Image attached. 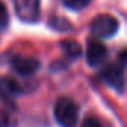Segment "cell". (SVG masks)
<instances>
[{
    "instance_id": "6da1fadb",
    "label": "cell",
    "mask_w": 127,
    "mask_h": 127,
    "mask_svg": "<svg viewBox=\"0 0 127 127\" xmlns=\"http://www.w3.org/2000/svg\"><path fill=\"white\" fill-rule=\"evenodd\" d=\"M54 115L61 127H75L78 123V105L69 97H60L54 106Z\"/></svg>"
},
{
    "instance_id": "7a4b0ae2",
    "label": "cell",
    "mask_w": 127,
    "mask_h": 127,
    "mask_svg": "<svg viewBox=\"0 0 127 127\" xmlns=\"http://www.w3.org/2000/svg\"><path fill=\"white\" fill-rule=\"evenodd\" d=\"M118 27H120V23L112 15H97L90 24L91 33L102 39L112 37L118 32Z\"/></svg>"
},
{
    "instance_id": "3957f363",
    "label": "cell",
    "mask_w": 127,
    "mask_h": 127,
    "mask_svg": "<svg viewBox=\"0 0 127 127\" xmlns=\"http://www.w3.org/2000/svg\"><path fill=\"white\" fill-rule=\"evenodd\" d=\"M17 17L24 23H36L40 15V0H12Z\"/></svg>"
},
{
    "instance_id": "277c9868",
    "label": "cell",
    "mask_w": 127,
    "mask_h": 127,
    "mask_svg": "<svg viewBox=\"0 0 127 127\" xmlns=\"http://www.w3.org/2000/svg\"><path fill=\"white\" fill-rule=\"evenodd\" d=\"M100 78L108 84L111 85L112 88L118 90V91H123L124 90V64H109L106 66L102 72H100Z\"/></svg>"
},
{
    "instance_id": "5b68a950",
    "label": "cell",
    "mask_w": 127,
    "mask_h": 127,
    "mask_svg": "<svg viewBox=\"0 0 127 127\" xmlns=\"http://www.w3.org/2000/svg\"><path fill=\"white\" fill-rule=\"evenodd\" d=\"M85 57H87V63L90 66H99L106 60L108 49H106V46L102 42L93 39V40H88V43H87Z\"/></svg>"
},
{
    "instance_id": "8992f818",
    "label": "cell",
    "mask_w": 127,
    "mask_h": 127,
    "mask_svg": "<svg viewBox=\"0 0 127 127\" xmlns=\"http://www.w3.org/2000/svg\"><path fill=\"white\" fill-rule=\"evenodd\" d=\"M40 67V63L33 57H15L12 60V69L21 76H30L36 73Z\"/></svg>"
},
{
    "instance_id": "52a82bcc",
    "label": "cell",
    "mask_w": 127,
    "mask_h": 127,
    "mask_svg": "<svg viewBox=\"0 0 127 127\" xmlns=\"http://www.w3.org/2000/svg\"><path fill=\"white\" fill-rule=\"evenodd\" d=\"M20 91H21V87L15 79L8 78V76L0 78V96L3 99H6V100L14 99L20 94Z\"/></svg>"
},
{
    "instance_id": "ba28073f",
    "label": "cell",
    "mask_w": 127,
    "mask_h": 127,
    "mask_svg": "<svg viewBox=\"0 0 127 127\" xmlns=\"http://www.w3.org/2000/svg\"><path fill=\"white\" fill-rule=\"evenodd\" d=\"M61 48H63L64 54L69 58H78L81 55V46L75 40H63L61 42Z\"/></svg>"
},
{
    "instance_id": "9c48e42d",
    "label": "cell",
    "mask_w": 127,
    "mask_h": 127,
    "mask_svg": "<svg viewBox=\"0 0 127 127\" xmlns=\"http://www.w3.org/2000/svg\"><path fill=\"white\" fill-rule=\"evenodd\" d=\"M49 26L52 29H55V30H60V32H70L72 30V24L69 21H66L64 18H60V17L52 18L51 23H49Z\"/></svg>"
},
{
    "instance_id": "30bf717a",
    "label": "cell",
    "mask_w": 127,
    "mask_h": 127,
    "mask_svg": "<svg viewBox=\"0 0 127 127\" xmlns=\"http://www.w3.org/2000/svg\"><path fill=\"white\" fill-rule=\"evenodd\" d=\"M61 2L66 8H69L72 11H79V9L87 8L91 3V0H61Z\"/></svg>"
},
{
    "instance_id": "8fae6325",
    "label": "cell",
    "mask_w": 127,
    "mask_h": 127,
    "mask_svg": "<svg viewBox=\"0 0 127 127\" xmlns=\"http://www.w3.org/2000/svg\"><path fill=\"white\" fill-rule=\"evenodd\" d=\"M9 23V15H8V11L5 8V5L0 2V30H3Z\"/></svg>"
},
{
    "instance_id": "7c38bea8",
    "label": "cell",
    "mask_w": 127,
    "mask_h": 127,
    "mask_svg": "<svg viewBox=\"0 0 127 127\" xmlns=\"http://www.w3.org/2000/svg\"><path fill=\"white\" fill-rule=\"evenodd\" d=\"M81 127H102V124L99 123L97 118H94V117H88V118L84 120V123H82Z\"/></svg>"
},
{
    "instance_id": "4fadbf2b",
    "label": "cell",
    "mask_w": 127,
    "mask_h": 127,
    "mask_svg": "<svg viewBox=\"0 0 127 127\" xmlns=\"http://www.w3.org/2000/svg\"><path fill=\"white\" fill-rule=\"evenodd\" d=\"M2 126H3V124H2V118H0V127H2Z\"/></svg>"
}]
</instances>
